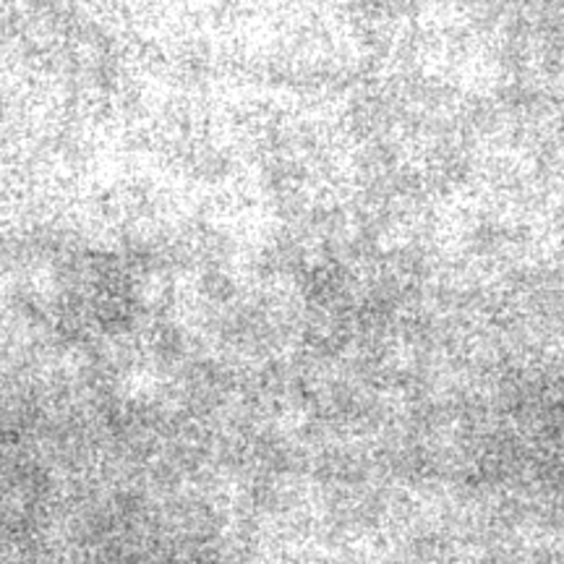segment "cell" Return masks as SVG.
Segmentation results:
<instances>
[]
</instances>
